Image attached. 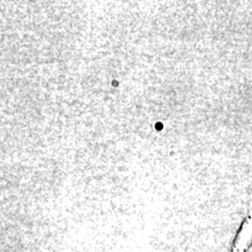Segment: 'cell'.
Returning <instances> with one entry per match:
<instances>
[{"instance_id": "6da1fadb", "label": "cell", "mask_w": 252, "mask_h": 252, "mask_svg": "<svg viewBox=\"0 0 252 252\" xmlns=\"http://www.w3.org/2000/svg\"><path fill=\"white\" fill-rule=\"evenodd\" d=\"M252 239V219L247 220L236 239L232 252H244Z\"/></svg>"}]
</instances>
